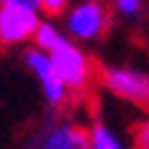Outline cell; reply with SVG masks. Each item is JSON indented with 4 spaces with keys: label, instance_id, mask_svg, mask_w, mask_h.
<instances>
[{
    "label": "cell",
    "instance_id": "obj_3",
    "mask_svg": "<svg viewBox=\"0 0 149 149\" xmlns=\"http://www.w3.org/2000/svg\"><path fill=\"white\" fill-rule=\"evenodd\" d=\"M46 53L51 56L58 76L63 79V84L68 86V91L73 96L86 94L88 88H91V84H94V79H99L96 76L94 58L88 56V51L81 43L71 40L66 36V31H63V36L48 48Z\"/></svg>",
    "mask_w": 149,
    "mask_h": 149
},
{
    "label": "cell",
    "instance_id": "obj_8",
    "mask_svg": "<svg viewBox=\"0 0 149 149\" xmlns=\"http://www.w3.org/2000/svg\"><path fill=\"white\" fill-rule=\"evenodd\" d=\"M109 3H111V10L121 18H134L141 10V0H109Z\"/></svg>",
    "mask_w": 149,
    "mask_h": 149
},
{
    "label": "cell",
    "instance_id": "obj_10",
    "mask_svg": "<svg viewBox=\"0 0 149 149\" xmlns=\"http://www.w3.org/2000/svg\"><path fill=\"white\" fill-rule=\"evenodd\" d=\"M71 5V0H38V8H40V13L43 15H51V18H56V15H63V10Z\"/></svg>",
    "mask_w": 149,
    "mask_h": 149
},
{
    "label": "cell",
    "instance_id": "obj_1",
    "mask_svg": "<svg viewBox=\"0 0 149 149\" xmlns=\"http://www.w3.org/2000/svg\"><path fill=\"white\" fill-rule=\"evenodd\" d=\"M18 149H91L88 126L63 111H51L23 136Z\"/></svg>",
    "mask_w": 149,
    "mask_h": 149
},
{
    "label": "cell",
    "instance_id": "obj_9",
    "mask_svg": "<svg viewBox=\"0 0 149 149\" xmlns=\"http://www.w3.org/2000/svg\"><path fill=\"white\" fill-rule=\"evenodd\" d=\"M132 147L134 149H149V116L141 119L132 132Z\"/></svg>",
    "mask_w": 149,
    "mask_h": 149
},
{
    "label": "cell",
    "instance_id": "obj_2",
    "mask_svg": "<svg viewBox=\"0 0 149 149\" xmlns=\"http://www.w3.org/2000/svg\"><path fill=\"white\" fill-rule=\"evenodd\" d=\"M111 3L109 0H71L61 15V28L71 40L91 46L101 40L111 28Z\"/></svg>",
    "mask_w": 149,
    "mask_h": 149
},
{
    "label": "cell",
    "instance_id": "obj_4",
    "mask_svg": "<svg viewBox=\"0 0 149 149\" xmlns=\"http://www.w3.org/2000/svg\"><path fill=\"white\" fill-rule=\"evenodd\" d=\"M99 84L106 94L139 109H149V71L139 66L111 63L99 71Z\"/></svg>",
    "mask_w": 149,
    "mask_h": 149
},
{
    "label": "cell",
    "instance_id": "obj_5",
    "mask_svg": "<svg viewBox=\"0 0 149 149\" xmlns=\"http://www.w3.org/2000/svg\"><path fill=\"white\" fill-rule=\"evenodd\" d=\"M23 63H25V68H28V73L38 81L43 101H46L53 111L66 109L68 101L73 99V94L68 91V86H66L63 79L58 76V71H56L51 56L31 43V46H25V51H23Z\"/></svg>",
    "mask_w": 149,
    "mask_h": 149
},
{
    "label": "cell",
    "instance_id": "obj_7",
    "mask_svg": "<svg viewBox=\"0 0 149 149\" xmlns=\"http://www.w3.org/2000/svg\"><path fill=\"white\" fill-rule=\"evenodd\" d=\"M88 141H91V149H134L121 139V134L114 126L101 119H94L88 124Z\"/></svg>",
    "mask_w": 149,
    "mask_h": 149
},
{
    "label": "cell",
    "instance_id": "obj_11",
    "mask_svg": "<svg viewBox=\"0 0 149 149\" xmlns=\"http://www.w3.org/2000/svg\"><path fill=\"white\" fill-rule=\"evenodd\" d=\"M5 0H0V5H3ZM13 3H25V5H36L38 8V0H13Z\"/></svg>",
    "mask_w": 149,
    "mask_h": 149
},
{
    "label": "cell",
    "instance_id": "obj_6",
    "mask_svg": "<svg viewBox=\"0 0 149 149\" xmlns=\"http://www.w3.org/2000/svg\"><path fill=\"white\" fill-rule=\"evenodd\" d=\"M40 23H43L40 8L5 0L0 5V46L5 48L31 46Z\"/></svg>",
    "mask_w": 149,
    "mask_h": 149
}]
</instances>
